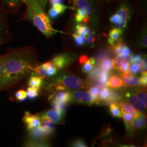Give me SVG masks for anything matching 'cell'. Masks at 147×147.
Instances as JSON below:
<instances>
[{"mask_svg":"<svg viewBox=\"0 0 147 147\" xmlns=\"http://www.w3.org/2000/svg\"><path fill=\"white\" fill-rule=\"evenodd\" d=\"M0 4L7 14H17L20 11L21 0H0Z\"/></svg>","mask_w":147,"mask_h":147,"instance_id":"cell-12","label":"cell"},{"mask_svg":"<svg viewBox=\"0 0 147 147\" xmlns=\"http://www.w3.org/2000/svg\"><path fill=\"white\" fill-rule=\"evenodd\" d=\"M65 112L56 109L47 111L40 116L42 123H48L56 124H64Z\"/></svg>","mask_w":147,"mask_h":147,"instance_id":"cell-10","label":"cell"},{"mask_svg":"<svg viewBox=\"0 0 147 147\" xmlns=\"http://www.w3.org/2000/svg\"><path fill=\"white\" fill-rule=\"evenodd\" d=\"M71 146L76 147H87L86 143L82 139H77L74 141L73 142L71 143Z\"/></svg>","mask_w":147,"mask_h":147,"instance_id":"cell-36","label":"cell"},{"mask_svg":"<svg viewBox=\"0 0 147 147\" xmlns=\"http://www.w3.org/2000/svg\"><path fill=\"white\" fill-rule=\"evenodd\" d=\"M107 87L112 89H117L121 87L124 85L123 80L119 76L113 75L111 76L106 82Z\"/></svg>","mask_w":147,"mask_h":147,"instance_id":"cell-19","label":"cell"},{"mask_svg":"<svg viewBox=\"0 0 147 147\" xmlns=\"http://www.w3.org/2000/svg\"><path fill=\"white\" fill-rule=\"evenodd\" d=\"M22 4L26 7L25 13L26 19L31 21L34 26L41 32L47 38L53 37L59 31L53 26L51 20L39 5L37 0H21Z\"/></svg>","mask_w":147,"mask_h":147,"instance_id":"cell-2","label":"cell"},{"mask_svg":"<svg viewBox=\"0 0 147 147\" xmlns=\"http://www.w3.org/2000/svg\"><path fill=\"white\" fill-rule=\"evenodd\" d=\"M72 101L71 92L62 90L57 92L52 101L53 107L58 110L65 112L67 105Z\"/></svg>","mask_w":147,"mask_h":147,"instance_id":"cell-9","label":"cell"},{"mask_svg":"<svg viewBox=\"0 0 147 147\" xmlns=\"http://www.w3.org/2000/svg\"><path fill=\"white\" fill-rule=\"evenodd\" d=\"M103 86H101L99 85H96V86L92 85L89 87L87 90L88 91L89 94L92 95L94 98L99 99L98 98L100 93V89Z\"/></svg>","mask_w":147,"mask_h":147,"instance_id":"cell-32","label":"cell"},{"mask_svg":"<svg viewBox=\"0 0 147 147\" xmlns=\"http://www.w3.org/2000/svg\"><path fill=\"white\" fill-rule=\"evenodd\" d=\"M130 74L135 75L139 73V67L137 63H134L132 64L129 69Z\"/></svg>","mask_w":147,"mask_h":147,"instance_id":"cell-37","label":"cell"},{"mask_svg":"<svg viewBox=\"0 0 147 147\" xmlns=\"http://www.w3.org/2000/svg\"><path fill=\"white\" fill-rule=\"evenodd\" d=\"M3 62L1 56H0V81L2 78V73H3Z\"/></svg>","mask_w":147,"mask_h":147,"instance_id":"cell-42","label":"cell"},{"mask_svg":"<svg viewBox=\"0 0 147 147\" xmlns=\"http://www.w3.org/2000/svg\"><path fill=\"white\" fill-rule=\"evenodd\" d=\"M73 11L78 10L87 18L89 25L95 32L98 30L101 20V6L98 0H68Z\"/></svg>","mask_w":147,"mask_h":147,"instance_id":"cell-3","label":"cell"},{"mask_svg":"<svg viewBox=\"0 0 147 147\" xmlns=\"http://www.w3.org/2000/svg\"><path fill=\"white\" fill-rule=\"evenodd\" d=\"M141 77L140 79V86L144 88H146L147 85V71H144L141 73Z\"/></svg>","mask_w":147,"mask_h":147,"instance_id":"cell-35","label":"cell"},{"mask_svg":"<svg viewBox=\"0 0 147 147\" xmlns=\"http://www.w3.org/2000/svg\"><path fill=\"white\" fill-rule=\"evenodd\" d=\"M131 123L135 131L144 129L147 124V116L141 112L138 116L133 118Z\"/></svg>","mask_w":147,"mask_h":147,"instance_id":"cell-17","label":"cell"},{"mask_svg":"<svg viewBox=\"0 0 147 147\" xmlns=\"http://www.w3.org/2000/svg\"><path fill=\"white\" fill-rule=\"evenodd\" d=\"M124 31L119 28L114 27L111 30L108 36V42L112 47L117 43L123 41Z\"/></svg>","mask_w":147,"mask_h":147,"instance_id":"cell-16","label":"cell"},{"mask_svg":"<svg viewBox=\"0 0 147 147\" xmlns=\"http://www.w3.org/2000/svg\"><path fill=\"white\" fill-rule=\"evenodd\" d=\"M137 97L142 101L145 107L147 108V90L145 88H134L132 89Z\"/></svg>","mask_w":147,"mask_h":147,"instance_id":"cell-23","label":"cell"},{"mask_svg":"<svg viewBox=\"0 0 147 147\" xmlns=\"http://www.w3.org/2000/svg\"><path fill=\"white\" fill-rule=\"evenodd\" d=\"M71 34L73 38L75 44L77 47H82L86 46L84 40V39H82V37H80L79 35L77 34L76 33H73Z\"/></svg>","mask_w":147,"mask_h":147,"instance_id":"cell-33","label":"cell"},{"mask_svg":"<svg viewBox=\"0 0 147 147\" xmlns=\"http://www.w3.org/2000/svg\"><path fill=\"white\" fill-rule=\"evenodd\" d=\"M37 1L39 2V5L42 7V9L44 10H45L49 0H37Z\"/></svg>","mask_w":147,"mask_h":147,"instance_id":"cell-40","label":"cell"},{"mask_svg":"<svg viewBox=\"0 0 147 147\" xmlns=\"http://www.w3.org/2000/svg\"><path fill=\"white\" fill-rule=\"evenodd\" d=\"M78 53L69 51L61 53L53 57L51 62L57 71L68 67L78 58Z\"/></svg>","mask_w":147,"mask_h":147,"instance_id":"cell-7","label":"cell"},{"mask_svg":"<svg viewBox=\"0 0 147 147\" xmlns=\"http://www.w3.org/2000/svg\"><path fill=\"white\" fill-rule=\"evenodd\" d=\"M63 0H49L48 2L49 3L50 5H52L55 3H62Z\"/></svg>","mask_w":147,"mask_h":147,"instance_id":"cell-43","label":"cell"},{"mask_svg":"<svg viewBox=\"0 0 147 147\" xmlns=\"http://www.w3.org/2000/svg\"><path fill=\"white\" fill-rule=\"evenodd\" d=\"M121 100V95L119 91L111 90L110 94L105 103L110 104L111 103L118 104Z\"/></svg>","mask_w":147,"mask_h":147,"instance_id":"cell-24","label":"cell"},{"mask_svg":"<svg viewBox=\"0 0 147 147\" xmlns=\"http://www.w3.org/2000/svg\"><path fill=\"white\" fill-rule=\"evenodd\" d=\"M125 96L127 102L137 111L143 112L147 109L143 103L137 97L133 92H126Z\"/></svg>","mask_w":147,"mask_h":147,"instance_id":"cell-15","label":"cell"},{"mask_svg":"<svg viewBox=\"0 0 147 147\" xmlns=\"http://www.w3.org/2000/svg\"><path fill=\"white\" fill-rule=\"evenodd\" d=\"M42 78L38 76V75H33L30 78L28 84L30 87H37L38 88H40L42 86Z\"/></svg>","mask_w":147,"mask_h":147,"instance_id":"cell-26","label":"cell"},{"mask_svg":"<svg viewBox=\"0 0 147 147\" xmlns=\"http://www.w3.org/2000/svg\"><path fill=\"white\" fill-rule=\"evenodd\" d=\"M68 9L73 10L72 6L65 5L62 3H55L51 5V8L48 11L47 16L51 20H54L62 15Z\"/></svg>","mask_w":147,"mask_h":147,"instance_id":"cell-13","label":"cell"},{"mask_svg":"<svg viewBox=\"0 0 147 147\" xmlns=\"http://www.w3.org/2000/svg\"><path fill=\"white\" fill-rule=\"evenodd\" d=\"M72 101L75 103L84 105H101L102 102L99 99L95 98L88 92L83 90L71 92Z\"/></svg>","mask_w":147,"mask_h":147,"instance_id":"cell-8","label":"cell"},{"mask_svg":"<svg viewBox=\"0 0 147 147\" xmlns=\"http://www.w3.org/2000/svg\"><path fill=\"white\" fill-rule=\"evenodd\" d=\"M74 33L82 37L86 45L90 47H94L96 40V32L92 27L84 22L76 23L74 22Z\"/></svg>","mask_w":147,"mask_h":147,"instance_id":"cell-6","label":"cell"},{"mask_svg":"<svg viewBox=\"0 0 147 147\" xmlns=\"http://www.w3.org/2000/svg\"><path fill=\"white\" fill-rule=\"evenodd\" d=\"M115 63L114 59L106 58L103 59L100 62V69L101 71L110 72L115 68Z\"/></svg>","mask_w":147,"mask_h":147,"instance_id":"cell-21","label":"cell"},{"mask_svg":"<svg viewBox=\"0 0 147 147\" xmlns=\"http://www.w3.org/2000/svg\"><path fill=\"white\" fill-rule=\"evenodd\" d=\"M39 88L34 87H30L27 89V97L29 99H33L38 96L39 93Z\"/></svg>","mask_w":147,"mask_h":147,"instance_id":"cell-31","label":"cell"},{"mask_svg":"<svg viewBox=\"0 0 147 147\" xmlns=\"http://www.w3.org/2000/svg\"><path fill=\"white\" fill-rule=\"evenodd\" d=\"M135 11V5L131 1L121 0L110 16V22L113 26L121 28L124 32L131 22Z\"/></svg>","mask_w":147,"mask_h":147,"instance_id":"cell-4","label":"cell"},{"mask_svg":"<svg viewBox=\"0 0 147 147\" xmlns=\"http://www.w3.org/2000/svg\"><path fill=\"white\" fill-rule=\"evenodd\" d=\"M123 79L124 84H126L127 86H132L136 87H141L140 83V79L137 77L131 75L130 74L126 75L121 76Z\"/></svg>","mask_w":147,"mask_h":147,"instance_id":"cell-22","label":"cell"},{"mask_svg":"<svg viewBox=\"0 0 147 147\" xmlns=\"http://www.w3.org/2000/svg\"><path fill=\"white\" fill-rule=\"evenodd\" d=\"M16 98L18 101H22L25 100L27 98L26 92L24 90H19L16 94Z\"/></svg>","mask_w":147,"mask_h":147,"instance_id":"cell-34","label":"cell"},{"mask_svg":"<svg viewBox=\"0 0 147 147\" xmlns=\"http://www.w3.org/2000/svg\"><path fill=\"white\" fill-rule=\"evenodd\" d=\"M109 75L110 72H106L101 70L98 76L95 80L96 84L101 86H104L105 84H106V82L109 79Z\"/></svg>","mask_w":147,"mask_h":147,"instance_id":"cell-25","label":"cell"},{"mask_svg":"<svg viewBox=\"0 0 147 147\" xmlns=\"http://www.w3.org/2000/svg\"><path fill=\"white\" fill-rule=\"evenodd\" d=\"M7 14L0 4V45L8 42L11 37Z\"/></svg>","mask_w":147,"mask_h":147,"instance_id":"cell-11","label":"cell"},{"mask_svg":"<svg viewBox=\"0 0 147 147\" xmlns=\"http://www.w3.org/2000/svg\"><path fill=\"white\" fill-rule=\"evenodd\" d=\"M117 1V0H98L99 5L101 6V7H103L104 5H109V4L112 3L116 2Z\"/></svg>","mask_w":147,"mask_h":147,"instance_id":"cell-39","label":"cell"},{"mask_svg":"<svg viewBox=\"0 0 147 147\" xmlns=\"http://www.w3.org/2000/svg\"><path fill=\"white\" fill-rule=\"evenodd\" d=\"M110 112L111 115L116 118H121L122 115L121 112L119 105L117 103H111L110 105Z\"/></svg>","mask_w":147,"mask_h":147,"instance_id":"cell-28","label":"cell"},{"mask_svg":"<svg viewBox=\"0 0 147 147\" xmlns=\"http://www.w3.org/2000/svg\"><path fill=\"white\" fill-rule=\"evenodd\" d=\"M22 121L26 124L29 130L34 129L42 124V121L39 115H31L28 112H25Z\"/></svg>","mask_w":147,"mask_h":147,"instance_id":"cell-14","label":"cell"},{"mask_svg":"<svg viewBox=\"0 0 147 147\" xmlns=\"http://www.w3.org/2000/svg\"><path fill=\"white\" fill-rule=\"evenodd\" d=\"M95 60L93 57L88 58L87 61L83 64L82 70L85 73H89L91 72L94 68Z\"/></svg>","mask_w":147,"mask_h":147,"instance_id":"cell-27","label":"cell"},{"mask_svg":"<svg viewBox=\"0 0 147 147\" xmlns=\"http://www.w3.org/2000/svg\"><path fill=\"white\" fill-rule=\"evenodd\" d=\"M88 59V57L87 55H82L79 57V63L80 64H83L87 61Z\"/></svg>","mask_w":147,"mask_h":147,"instance_id":"cell-41","label":"cell"},{"mask_svg":"<svg viewBox=\"0 0 147 147\" xmlns=\"http://www.w3.org/2000/svg\"><path fill=\"white\" fill-rule=\"evenodd\" d=\"M93 84L71 74L62 73L52 79L51 87L56 90L65 89H84L88 90Z\"/></svg>","mask_w":147,"mask_h":147,"instance_id":"cell-5","label":"cell"},{"mask_svg":"<svg viewBox=\"0 0 147 147\" xmlns=\"http://www.w3.org/2000/svg\"><path fill=\"white\" fill-rule=\"evenodd\" d=\"M110 92L111 89L105 86H103L101 88L98 98L101 101V102H106V101L108 99L110 95Z\"/></svg>","mask_w":147,"mask_h":147,"instance_id":"cell-29","label":"cell"},{"mask_svg":"<svg viewBox=\"0 0 147 147\" xmlns=\"http://www.w3.org/2000/svg\"><path fill=\"white\" fill-rule=\"evenodd\" d=\"M147 26L144 24L140 32L137 40V46L140 48H146L147 45Z\"/></svg>","mask_w":147,"mask_h":147,"instance_id":"cell-20","label":"cell"},{"mask_svg":"<svg viewBox=\"0 0 147 147\" xmlns=\"http://www.w3.org/2000/svg\"><path fill=\"white\" fill-rule=\"evenodd\" d=\"M118 104L119 105L121 113H129L131 115L132 118L136 117L141 112L135 110L131 105L125 100H121Z\"/></svg>","mask_w":147,"mask_h":147,"instance_id":"cell-18","label":"cell"},{"mask_svg":"<svg viewBox=\"0 0 147 147\" xmlns=\"http://www.w3.org/2000/svg\"><path fill=\"white\" fill-rule=\"evenodd\" d=\"M142 58V56L141 54H136L131 56L130 63H136Z\"/></svg>","mask_w":147,"mask_h":147,"instance_id":"cell-38","label":"cell"},{"mask_svg":"<svg viewBox=\"0 0 147 147\" xmlns=\"http://www.w3.org/2000/svg\"><path fill=\"white\" fill-rule=\"evenodd\" d=\"M1 57L3 70L0 81V89L16 84L37 66V50L33 46L13 50Z\"/></svg>","mask_w":147,"mask_h":147,"instance_id":"cell-1","label":"cell"},{"mask_svg":"<svg viewBox=\"0 0 147 147\" xmlns=\"http://www.w3.org/2000/svg\"><path fill=\"white\" fill-rule=\"evenodd\" d=\"M129 69H130V63L126 62L121 64V65L117 68H116V69L120 74L121 76H122L130 74Z\"/></svg>","mask_w":147,"mask_h":147,"instance_id":"cell-30","label":"cell"}]
</instances>
